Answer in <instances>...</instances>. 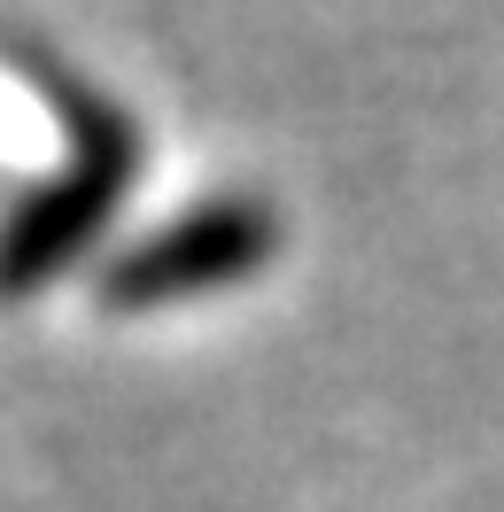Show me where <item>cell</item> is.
Masks as SVG:
<instances>
[{
    "label": "cell",
    "instance_id": "cell-1",
    "mask_svg": "<svg viewBox=\"0 0 504 512\" xmlns=\"http://www.w3.org/2000/svg\"><path fill=\"white\" fill-rule=\"evenodd\" d=\"M16 70L55 101V117L70 132V156L55 179L16 194V210L0 218V303L55 288L109 233V218L125 210L132 179H140V132H132L125 101L101 94L94 78H78L55 47H32V39L16 47Z\"/></svg>",
    "mask_w": 504,
    "mask_h": 512
},
{
    "label": "cell",
    "instance_id": "cell-2",
    "mask_svg": "<svg viewBox=\"0 0 504 512\" xmlns=\"http://www.w3.org/2000/svg\"><path fill=\"white\" fill-rule=\"evenodd\" d=\"M272 256H280V210L264 194H210V202H194L179 218H163L156 233H140V241L101 256L94 303L109 319L171 311V303L256 280Z\"/></svg>",
    "mask_w": 504,
    "mask_h": 512
}]
</instances>
